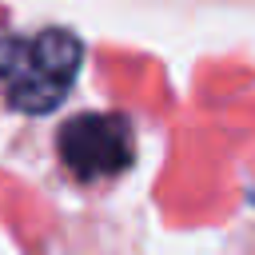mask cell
Returning <instances> with one entry per match:
<instances>
[{
	"label": "cell",
	"mask_w": 255,
	"mask_h": 255,
	"mask_svg": "<svg viewBox=\"0 0 255 255\" xmlns=\"http://www.w3.org/2000/svg\"><path fill=\"white\" fill-rule=\"evenodd\" d=\"M84 44L68 28H44L36 36H0V84L16 112L44 116L64 104L80 80Z\"/></svg>",
	"instance_id": "cell-1"
},
{
	"label": "cell",
	"mask_w": 255,
	"mask_h": 255,
	"mask_svg": "<svg viewBox=\"0 0 255 255\" xmlns=\"http://www.w3.org/2000/svg\"><path fill=\"white\" fill-rule=\"evenodd\" d=\"M56 151L76 179L92 183V179H108V175H120V171L131 167L135 135H131V124L124 116L84 112V116H72L60 128Z\"/></svg>",
	"instance_id": "cell-2"
}]
</instances>
